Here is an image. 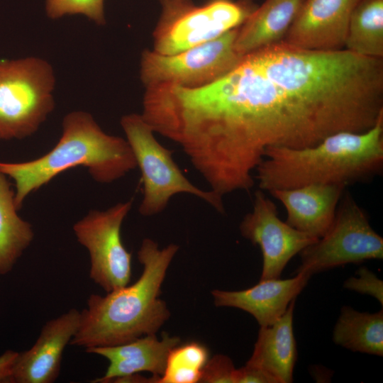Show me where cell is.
Returning a JSON list of instances; mask_svg holds the SVG:
<instances>
[{
  "label": "cell",
  "mask_w": 383,
  "mask_h": 383,
  "mask_svg": "<svg viewBox=\"0 0 383 383\" xmlns=\"http://www.w3.org/2000/svg\"><path fill=\"white\" fill-rule=\"evenodd\" d=\"M333 342L353 352L383 355V311L360 312L343 306L333 331Z\"/></svg>",
  "instance_id": "44dd1931"
},
{
  "label": "cell",
  "mask_w": 383,
  "mask_h": 383,
  "mask_svg": "<svg viewBox=\"0 0 383 383\" xmlns=\"http://www.w3.org/2000/svg\"><path fill=\"white\" fill-rule=\"evenodd\" d=\"M238 28L175 54L162 55L145 50L140 62L142 83L145 87L173 84L192 88L218 79L243 57L235 48Z\"/></svg>",
  "instance_id": "30bf717a"
},
{
  "label": "cell",
  "mask_w": 383,
  "mask_h": 383,
  "mask_svg": "<svg viewBox=\"0 0 383 383\" xmlns=\"http://www.w3.org/2000/svg\"><path fill=\"white\" fill-rule=\"evenodd\" d=\"M360 0H304L282 40L308 50L345 47L350 18Z\"/></svg>",
  "instance_id": "5bb4252c"
},
{
  "label": "cell",
  "mask_w": 383,
  "mask_h": 383,
  "mask_svg": "<svg viewBox=\"0 0 383 383\" xmlns=\"http://www.w3.org/2000/svg\"><path fill=\"white\" fill-rule=\"evenodd\" d=\"M161 13L152 33V50L180 52L240 27L257 7L254 0H159Z\"/></svg>",
  "instance_id": "ba28073f"
},
{
  "label": "cell",
  "mask_w": 383,
  "mask_h": 383,
  "mask_svg": "<svg viewBox=\"0 0 383 383\" xmlns=\"http://www.w3.org/2000/svg\"><path fill=\"white\" fill-rule=\"evenodd\" d=\"M239 229L243 238L261 250L260 280L280 278L290 260L318 239L282 221L276 205L261 189L255 192L252 210L243 217Z\"/></svg>",
  "instance_id": "7c38bea8"
},
{
  "label": "cell",
  "mask_w": 383,
  "mask_h": 383,
  "mask_svg": "<svg viewBox=\"0 0 383 383\" xmlns=\"http://www.w3.org/2000/svg\"><path fill=\"white\" fill-rule=\"evenodd\" d=\"M104 4V0H45V11L52 19L80 14L103 26L106 23Z\"/></svg>",
  "instance_id": "cb8c5ba5"
},
{
  "label": "cell",
  "mask_w": 383,
  "mask_h": 383,
  "mask_svg": "<svg viewBox=\"0 0 383 383\" xmlns=\"http://www.w3.org/2000/svg\"><path fill=\"white\" fill-rule=\"evenodd\" d=\"M249 55L326 136L363 133L383 116V59L345 48L308 50L284 41Z\"/></svg>",
  "instance_id": "7a4b0ae2"
},
{
  "label": "cell",
  "mask_w": 383,
  "mask_h": 383,
  "mask_svg": "<svg viewBox=\"0 0 383 383\" xmlns=\"http://www.w3.org/2000/svg\"><path fill=\"white\" fill-rule=\"evenodd\" d=\"M145 89L143 119L178 144L221 197L252 188L268 148H297L306 140L304 111L249 55L204 86Z\"/></svg>",
  "instance_id": "6da1fadb"
},
{
  "label": "cell",
  "mask_w": 383,
  "mask_h": 383,
  "mask_svg": "<svg viewBox=\"0 0 383 383\" xmlns=\"http://www.w3.org/2000/svg\"><path fill=\"white\" fill-rule=\"evenodd\" d=\"M0 171V275L9 273L34 238L32 225L18 214L15 191Z\"/></svg>",
  "instance_id": "ffe728a7"
},
{
  "label": "cell",
  "mask_w": 383,
  "mask_h": 383,
  "mask_svg": "<svg viewBox=\"0 0 383 383\" xmlns=\"http://www.w3.org/2000/svg\"><path fill=\"white\" fill-rule=\"evenodd\" d=\"M344 48L383 59V0H360L351 14Z\"/></svg>",
  "instance_id": "7402d4cb"
},
{
  "label": "cell",
  "mask_w": 383,
  "mask_h": 383,
  "mask_svg": "<svg viewBox=\"0 0 383 383\" xmlns=\"http://www.w3.org/2000/svg\"><path fill=\"white\" fill-rule=\"evenodd\" d=\"M295 301H292L285 313L273 324L260 327L252 354L246 362L265 370L277 383L293 382L297 359L293 331Z\"/></svg>",
  "instance_id": "ac0fdd59"
},
{
  "label": "cell",
  "mask_w": 383,
  "mask_h": 383,
  "mask_svg": "<svg viewBox=\"0 0 383 383\" xmlns=\"http://www.w3.org/2000/svg\"><path fill=\"white\" fill-rule=\"evenodd\" d=\"M299 254L301 264L296 273L311 277L349 263L382 260L383 238L372 228L363 209L345 190L328 231Z\"/></svg>",
  "instance_id": "9c48e42d"
},
{
  "label": "cell",
  "mask_w": 383,
  "mask_h": 383,
  "mask_svg": "<svg viewBox=\"0 0 383 383\" xmlns=\"http://www.w3.org/2000/svg\"><path fill=\"white\" fill-rule=\"evenodd\" d=\"M346 289L375 298L383 305V282L366 267H360L355 277H350L343 284Z\"/></svg>",
  "instance_id": "d4e9b609"
},
{
  "label": "cell",
  "mask_w": 383,
  "mask_h": 383,
  "mask_svg": "<svg viewBox=\"0 0 383 383\" xmlns=\"http://www.w3.org/2000/svg\"><path fill=\"white\" fill-rule=\"evenodd\" d=\"M85 167L101 184L120 179L137 167L126 139L105 133L94 117L84 111L68 113L62 133L45 155L23 162H0V171L15 182V204L19 211L26 199L61 172Z\"/></svg>",
  "instance_id": "5b68a950"
},
{
  "label": "cell",
  "mask_w": 383,
  "mask_h": 383,
  "mask_svg": "<svg viewBox=\"0 0 383 383\" xmlns=\"http://www.w3.org/2000/svg\"><path fill=\"white\" fill-rule=\"evenodd\" d=\"M382 168L383 116L363 133L338 132L311 147L268 148L254 178L268 192L311 184L347 187L372 179Z\"/></svg>",
  "instance_id": "277c9868"
},
{
  "label": "cell",
  "mask_w": 383,
  "mask_h": 383,
  "mask_svg": "<svg viewBox=\"0 0 383 383\" xmlns=\"http://www.w3.org/2000/svg\"><path fill=\"white\" fill-rule=\"evenodd\" d=\"M180 342L177 336L164 333L159 339L155 334H151L121 345L86 349L87 353L100 355L109 362L105 374L91 382H114L140 372H149L153 376L160 377L170 352Z\"/></svg>",
  "instance_id": "2e32d148"
},
{
  "label": "cell",
  "mask_w": 383,
  "mask_h": 383,
  "mask_svg": "<svg viewBox=\"0 0 383 383\" xmlns=\"http://www.w3.org/2000/svg\"><path fill=\"white\" fill-rule=\"evenodd\" d=\"M235 370L232 360L224 355H216L204 366L199 382L235 383Z\"/></svg>",
  "instance_id": "484cf974"
},
{
  "label": "cell",
  "mask_w": 383,
  "mask_h": 383,
  "mask_svg": "<svg viewBox=\"0 0 383 383\" xmlns=\"http://www.w3.org/2000/svg\"><path fill=\"white\" fill-rule=\"evenodd\" d=\"M235 383H277V380L265 370L245 364L236 369Z\"/></svg>",
  "instance_id": "4316f807"
},
{
  "label": "cell",
  "mask_w": 383,
  "mask_h": 383,
  "mask_svg": "<svg viewBox=\"0 0 383 383\" xmlns=\"http://www.w3.org/2000/svg\"><path fill=\"white\" fill-rule=\"evenodd\" d=\"M310 277L299 272L286 279L260 280L255 286L239 291L213 289L211 295L216 306L241 309L251 314L260 327L268 326L285 313Z\"/></svg>",
  "instance_id": "9a60e30c"
},
{
  "label": "cell",
  "mask_w": 383,
  "mask_h": 383,
  "mask_svg": "<svg viewBox=\"0 0 383 383\" xmlns=\"http://www.w3.org/2000/svg\"><path fill=\"white\" fill-rule=\"evenodd\" d=\"M120 123L141 172L143 196L138 208L140 215L159 214L178 194L195 196L218 212L225 213L223 198L211 190L199 188L184 176L173 160L172 151L158 142L155 133L140 113L124 115Z\"/></svg>",
  "instance_id": "52a82bcc"
},
{
  "label": "cell",
  "mask_w": 383,
  "mask_h": 383,
  "mask_svg": "<svg viewBox=\"0 0 383 383\" xmlns=\"http://www.w3.org/2000/svg\"><path fill=\"white\" fill-rule=\"evenodd\" d=\"M304 0H265L238 28L235 41L244 56L282 41Z\"/></svg>",
  "instance_id": "d6986e66"
},
{
  "label": "cell",
  "mask_w": 383,
  "mask_h": 383,
  "mask_svg": "<svg viewBox=\"0 0 383 383\" xmlns=\"http://www.w3.org/2000/svg\"><path fill=\"white\" fill-rule=\"evenodd\" d=\"M55 76L37 57L0 60V141L33 135L55 108Z\"/></svg>",
  "instance_id": "8992f818"
},
{
  "label": "cell",
  "mask_w": 383,
  "mask_h": 383,
  "mask_svg": "<svg viewBox=\"0 0 383 383\" xmlns=\"http://www.w3.org/2000/svg\"><path fill=\"white\" fill-rule=\"evenodd\" d=\"M209 359L208 348L192 341L180 343L170 352L162 374L156 383H197Z\"/></svg>",
  "instance_id": "603a6c76"
},
{
  "label": "cell",
  "mask_w": 383,
  "mask_h": 383,
  "mask_svg": "<svg viewBox=\"0 0 383 383\" xmlns=\"http://www.w3.org/2000/svg\"><path fill=\"white\" fill-rule=\"evenodd\" d=\"M132 205L130 199L105 211L90 210L73 226L77 241L89 254V277L106 293L131 281L132 256L123 245L121 228Z\"/></svg>",
  "instance_id": "8fae6325"
},
{
  "label": "cell",
  "mask_w": 383,
  "mask_h": 383,
  "mask_svg": "<svg viewBox=\"0 0 383 383\" xmlns=\"http://www.w3.org/2000/svg\"><path fill=\"white\" fill-rule=\"evenodd\" d=\"M346 188L337 184H311L269 193L285 207L289 226L319 238L331 226Z\"/></svg>",
  "instance_id": "e0dca14e"
},
{
  "label": "cell",
  "mask_w": 383,
  "mask_h": 383,
  "mask_svg": "<svg viewBox=\"0 0 383 383\" xmlns=\"http://www.w3.org/2000/svg\"><path fill=\"white\" fill-rule=\"evenodd\" d=\"M179 248L174 243L160 248L153 240L144 238L137 254L143 265L140 277L133 284L104 296L91 294L70 345L86 350L121 345L156 334L170 318V311L160 294Z\"/></svg>",
  "instance_id": "3957f363"
},
{
  "label": "cell",
  "mask_w": 383,
  "mask_h": 383,
  "mask_svg": "<svg viewBox=\"0 0 383 383\" xmlns=\"http://www.w3.org/2000/svg\"><path fill=\"white\" fill-rule=\"evenodd\" d=\"M18 355V352L6 350L0 355V383L9 382L12 369Z\"/></svg>",
  "instance_id": "83f0119b"
},
{
  "label": "cell",
  "mask_w": 383,
  "mask_h": 383,
  "mask_svg": "<svg viewBox=\"0 0 383 383\" xmlns=\"http://www.w3.org/2000/svg\"><path fill=\"white\" fill-rule=\"evenodd\" d=\"M80 318L81 312L71 309L47 321L33 345L18 353L9 382H54L60 374L64 350L77 332Z\"/></svg>",
  "instance_id": "4fadbf2b"
}]
</instances>
